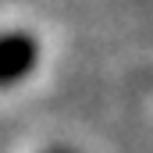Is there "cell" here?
<instances>
[{"label": "cell", "mask_w": 153, "mask_h": 153, "mask_svg": "<svg viewBox=\"0 0 153 153\" xmlns=\"http://www.w3.org/2000/svg\"><path fill=\"white\" fill-rule=\"evenodd\" d=\"M53 153H61V150H53Z\"/></svg>", "instance_id": "2"}, {"label": "cell", "mask_w": 153, "mask_h": 153, "mask_svg": "<svg viewBox=\"0 0 153 153\" xmlns=\"http://www.w3.org/2000/svg\"><path fill=\"white\" fill-rule=\"evenodd\" d=\"M39 46L29 32H4L0 36V85H14L36 68Z\"/></svg>", "instance_id": "1"}]
</instances>
